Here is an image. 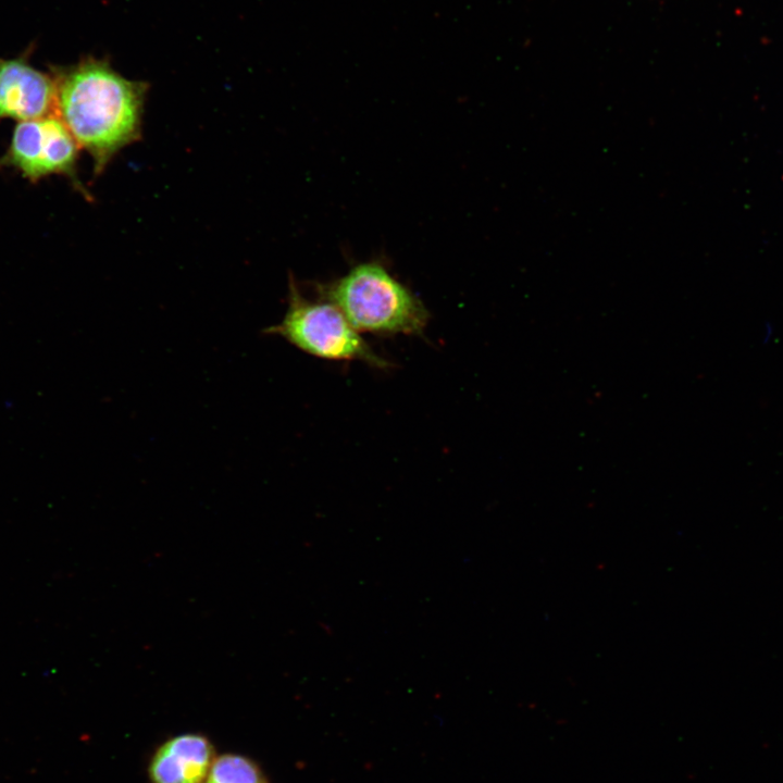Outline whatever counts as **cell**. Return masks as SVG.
<instances>
[{
	"label": "cell",
	"instance_id": "cell-1",
	"mask_svg": "<svg viewBox=\"0 0 783 783\" xmlns=\"http://www.w3.org/2000/svg\"><path fill=\"white\" fill-rule=\"evenodd\" d=\"M55 84V113L100 174L120 150L139 139L147 86L91 59L62 73Z\"/></svg>",
	"mask_w": 783,
	"mask_h": 783
},
{
	"label": "cell",
	"instance_id": "cell-2",
	"mask_svg": "<svg viewBox=\"0 0 783 783\" xmlns=\"http://www.w3.org/2000/svg\"><path fill=\"white\" fill-rule=\"evenodd\" d=\"M316 289L359 333L421 335L428 322L421 299L378 262L359 263Z\"/></svg>",
	"mask_w": 783,
	"mask_h": 783
},
{
	"label": "cell",
	"instance_id": "cell-3",
	"mask_svg": "<svg viewBox=\"0 0 783 783\" xmlns=\"http://www.w3.org/2000/svg\"><path fill=\"white\" fill-rule=\"evenodd\" d=\"M299 350L331 361H361L377 369L390 363L376 353L333 303L310 300L289 279L288 306L279 323L263 330Z\"/></svg>",
	"mask_w": 783,
	"mask_h": 783
},
{
	"label": "cell",
	"instance_id": "cell-4",
	"mask_svg": "<svg viewBox=\"0 0 783 783\" xmlns=\"http://www.w3.org/2000/svg\"><path fill=\"white\" fill-rule=\"evenodd\" d=\"M79 146L57 114L20 122L0 165L13 166L35 182L52 174L66 175L85 192L76 177Z\"/></svg>",
	"mask_w": 783,
	"mask_h": 783
},
{
	"label": "cell",
	"instance_id": "cell-5",
	"mask_svg": "<svg viewBox=\"0 0 783 783\" xmlns=\"http://www.w3.org/2000/svg\"><path fill=\"white\" fill-rule=\"evenodd\" d=\"M57 84L20 59H0V119L20 122L55 113Z\"/></svg>",
	"mask_w": 783,
	"mask_h": 783
},
{
	"label": "cell",
	"instance_id": "cell-6",
	"mask_svg": "<svg viewBox=\"0 0 783 783\" xmlns=\"http://www.w3.org/2000/svg\"><path fill=\"white\" fill-rule=\"evenodd\" d=\"M215 759L211 742L199 733L176 735L158 747L148 767L151 783H203Z\"/></svg>",
	"mask_w": 783,
	"mask_h": 783
},
{
	"label": "cell",
	"instance_id": "cell-7",
	"mask_svg": "<svg viewBox=\"0 0 783 783\" xmlns=\"http://www.w3.org/2000/svg\"><path fill=\"white\" fill-rule=\"evenodd\" d=\"M203 783H266V780L252 759L224 754L214 759Z\"/></svg>",
	"mask_w": 783,
	"mask_h": 783
}]
</instances>
